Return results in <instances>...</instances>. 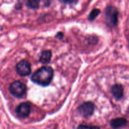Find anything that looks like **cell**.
<instances>
[{"label": "cell", "mask_w": 129, "mask_h": 129, "mask_svg": "<svg viewBox=\"0 0 129 129\" xmlns=\"http://www.w3.org/2000/svg\"><path fill=\"white\" fill-rule=\"evenodd\" d=\"M54 76V71L50 67L44 66L40 68L31 76V79L34 83L39 85H49Z\"/></svg>", "instance_id": "6da1fadb"}, {"label": "cell", "mask_w": 129, "mask_h": 129, "mask_svg": "<svg viewBox=\"0 0 129 129\" xmlns=\"http://www.w3.org/2000/svg\"><path fill=\"white\" fill-rule=\"evenodd\" d=\"M118 11L115 7L108 6L105 10V19L107 25L110 27L115 26L118 21Z\"/></svg>", "instance_id": "7a4b0ae2"}, {"label": "cell", "mask_w": 129, "mask_h": 129, "mask_svg": "<svg viewBox=\"0 0 129 129\" xmlns=\"http://www.w3.org/2000/svg\"><path fill=\"white\" fill-rule=\"evenodd\" d=\"M10 91L16 98H22L26 93V87L24 83L17 81L10 84Z\"/></svg>", "instance_id": "3957f363"}, {"label": "cell", "mask_w": 129, "mask_h": 129, "mask_svg": "<svg viewBox=\"0 0 129 129\" xmlns=\"http://www.w3.org/2000/svg\"><path fill=\"white\" fill-rule=\"evenodd\" d=\"M78 112L84 117H89L93 114L94 105L92 102H84L78 107Z\"/></svg>", "instance_id": "277c9868"}, {"label": "cell", "mask_w": 129, "mask_h": 129, "mask_svg": "<svg viewBox=\"0 0 129 129\" xmlns=\"http://www.w3.org/2000/svg\"><path fill=\"white\" fill-rule=\"evenodd\" d=\"M16 71L21 76H28L31 73V66L27 60H22L16 64Z\"/></svg>", "instance_id": "5b68a950"}, {"label": "cell", "mask_w": 129, "mask_h": 129, "mask_svg": "<svg viewBox=\"0 0 129 129\" xmlns=\"http://www.w3.org/2000/svg\"><path fill=\"white\" fill-rule=\"evenodd\" d=\"M31 108L28 103H22L19 105L16 108V113L21 118L27 117L30 115Z\"/></svg>", "instance_id": "8992f818"}, {"label": "cell", "mask_w": 129, "mask_h": 129, "mask_svg": "<svg viewBox=\"0 0 129 129\" xmlns=\"http://www.w3.org/2000/svg\"><path fill=\"white\" fill-rule=\"evenodd\" d=\"M127 120L124 118H117L110 121V125L113 129H121L125 127Z\"/></svg>", "instance_id": "52a82bcc"}, {"label": "cell", "mask_w": 129, "mask_h": 129, "mask_svg": "<svg viewBox=\"0 0 129 129\" xmlns=\"http://www.w3.org/2000/svg\"><path fill=\"white\" fill-rule=\"evenodd\" d=\"M123 86L119 84H115L112 88V94L117 100H120L123 97Z\"/></svg>", "instance_id": "ba28073f"}, {"label": "cell", "mask_w": 129, "mask_h": 129, "mask_svg": "<svg viewBox=\"0 0 129 129\" xmlns=\"http://www.w3.org/2000/svg\"><path fill=\"white\" fill-rule=\"evenodd\" d=\"M52 57V52L50 50H45L42 52L40 57V62L43 64H47L50 60Z\"/></svg>", "instance_id": "9c48e42d"}, {"label": "cell", "mask_w": 129, "mask_h": 129, "mask_svg": "<svg viewBox=\"0 0 129 129\" xmlns=\"http://www.w3.org/2000/svg\"><path fill=\"white\" fill-rule=\"evenodd\" d=\"M40 0H27L26 6L31 9H37L40 5Z\"/></svg>", "instance_id": "30bf717a"}, {"label": "cell", "mask_w": 129, "mask_h": 129, "mask_svg": "<svg viewBox=\"0 0 129 129\" xmlns=\"http://www.w3.org/2000/svg\"><path fill=\"white\" fill-rule=\"evenodd\" d=\"M100 13V10L99 9H93L91 11L90 14L88 16V18H89V20H94L99 15Z\"/></svg>", "instance_id": "8fae6325"}, {"label": "cell", "mask_w": 129, "mask_h": 129, "mask_svg": "<svg viewBox=\"0 0 129 129\" xmlns=\"http://www.w3.org/2000/svg\"><path fill=\"white\" fill-rule=\"evenodd\" d=\"M78 129H100L97 126L87 125H80L78 126Z\"/></svg>", "instance_id": "7c38bea8"}, {"label": "cell", "mask_w": 129, "mask_h": 129, "mask_svg": "<svg viewBox=\"0 0 129 129\" xmlns=\"http://www.w3.org/2000/svg\"><path fill=\"white\" fill-rule=\"evenodd\" d=\"M60 3L63 4H68V5H71L77 3L78 0H59Z\"/></svg>", "instance_id": "4fadbf2b"}]
</instances>
